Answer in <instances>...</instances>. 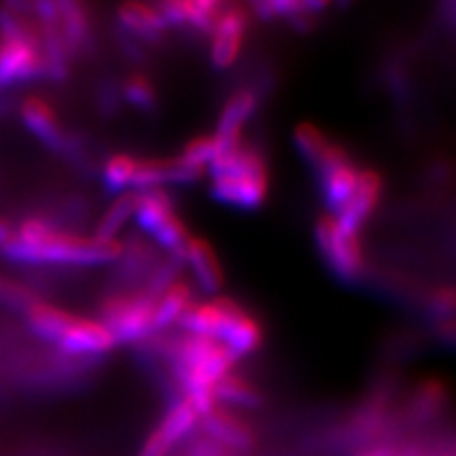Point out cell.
I'll return each instance as SVG.
<instances>
[{
    "mask_svg": "<svg viewBox=\"0 0 456 456\" xmlns=\"http://www.w3.org/2000/svg\"><path fill=\"white\" fill-rule=\"evenodd\" d=\"M0 253L13 263L95 266L120 259L122 241L65 232L45 219L31 217L13 228Z\"/></svg>",
    "mask_w": 456,
    "mask_h": 456,
    "instance_id": "obj_1",
    "label": "cell"
},
{
    "mask_svg": "<svg viewBox=\"0 0 456 456\" xmlns=\"http://www.w3.org/2000/svg\"><path fill=\"white\" fill-rule=\"evenodd\" d=\"M211 192L228 206L255 209L268 192L266 159L255 141L241 137L223 149L208 166Z\"/></svg>",
    "mask_w": 456,
    "mask_h": 456,
    "instance_id": "obj_2",
    "label": "cell"
},
{
    "mask_svg": "<svg viewBox=\"0 0 456 456\" xmlns=\"http://www.w3.org/2000/svg\"><path fill=\"white\" fill-rule=\"evenodd\" d=\"M179 331L221 342L240 362L261 345V325L253 314L228 297L194 301L175 323Z\"/></svg>",
    "mask_w": 456,
    "mask_h": 456,
    "instance_id": "obj_3",
    "label": "cell"
},
{
    "mask_svg": "<svg viewBox=\"0 0 456 456\" xmlns=\"http://www.w3.org/2000/svg\"><path fill=\"white\" fill-rule=\"evenodd\" d=\"M20 8H0V90L46 77L40 33L33 31Z\"/></svg>",
    "mask_w": 456,
    "mask_h": 456,
    "instance_id": "obj_4",
    "label": "cell"
},
{
    "mask_svg": "<svg viewBox=\"0 0 456 456\" xmlns=\"http://www.w3.org/2000/svg\"><path fill=\"white\" fill-rule=\"evenodd\" d=\"M159 297L147 288L114 291L99 305V322L110 331L117 345L145 340L154 335V312Z\"/></svg>",
    "mask_w": 456,
    "mask_h": 456,
    "instance_id": "obj_5",
    "label": "cell"
},
{
    "mask_svg": "<svg viewBox=\"0 0 456 456\" xmlns=\"http://www.w3.org/2000/svg\"><path fill=\"white\" fill-rule=\"evenodd\" d=\"M134 219L154 244H159L167 255L177 256L181 261L183 249L192 234L179 217L174 200L167 196V192L162 189L137 191Z\"/></svg>",
    "mask_w": 456,
    "mask_h": 456,
    "instance_id": "obj_6",
    "label": "cell"
},
{
    "mask_svg": "<svg viewBox=\"0 0 456 456\" xmlns=\"http://www.w3.org/2000/svg\"><path fill=\"white\" fill-rule=\"evenodd\" d=\"M316 241L323 261L345 281H360L367 276V256L360 232L338 224L330 213L316 221Z\"/></svg>",
    "mask_w": 456,
    "mask_h": 456,
    "instance_id": "obj_7",
    "label": "cell"
},
{
    "mask_svg": "<svg viewBox=\"0 0 456 456\" xmlns=\"http://www.w3.org/2000/svg\"><path fill=\"white\" fill-rule=\"evenodd\" d=\"M249 13L240 4H221V12L208 35L211 61L219 69L232 67L244 46Z\"/></svg>",
    "mask_w": 456,
    "mask_h": 456,
    "instance_id": "obj_8",
    "label": "cell"
},
{
    "mask_svg": "<svg viewBox=\"0 0 456 456\" xmlns=\"http://www.w3.org/2000/svg\"><path fill=\"white\" fill-rule=\"evenodd\" d=\"M198 432L238 454L249 452L256 445V434L249 422L244 420V417H240L236 411L221 405L200 419Z\"/></svg>",
    "mask_w": 456,
    "mask_h": 456,
    "instance_id": "obj_9",
    "label": "cell"
},
{
    "mask_svg": "<svg viewBox=\"0 0 456 456\" xmlns=\"http://www.w3.org/2000/svg\"><path fill=\"white\" fill-rule=\"evenodd\" d=\"M451 403V392L445 382L428 379L419 382L407 395L402 415L411 426H430L445 415Z\"/></svg>",
    "mask_w": 456,
    "mask_h": 456,
    "instance_id": "obj_10",
    "label": "cell"
},
{
    "mask_svg": "<svg viewBox=\"0 0 456 456\" xmlns=\"http://www.w3.org/2000/svg\"><path fill=\"white\" fill-rule=\"evenodd\" d=\"M55 345L73 355H99L117 346V340L99 320L75 316Z\"/></svg>",
    "mask_w": 456,
    "mask_h": 456,
    "instance_id": "obj_11",
    "label": "cell"
},
{
    "mask_svg": "<svg viewBox=\"0 0 456 456\" xmlns=\"http://www.w3.org/2000/svg\"><path fill=\"white\" fill-rule=\"evenodd\" d=\"M21 120L37 139L52 151H69L70 137L63 132L52 105L38 95L27 97L21 105Z\"/></svg>",
    "mask_w": 456,
    "mask_h": 456,
    "instance_id": "obj_12",
    "label": "cell"
},
{
    "mask_svg": "<svg viewBox=\"0 0 456 456\" xmlns=\"http://www.w3.org/2000/svg\"><path fill=\"white\" fill-rule=\"evenodd\" d=\"M181 263L184 268L191 270L200 289H204L208 293H216L223 285L221 263L217 259L216 251H213V248L206 240L191 236L189 244L183 249Z\"/></svg>",
    "mask_w": 456,
    "mask_h": 456,
    "instance_id": "obj_13",
    "label": "cell"
},
{
    "mask_svg": "<svg viewBox=\"0 0 456 456\" xmlns=\"http://www.w3.org/2000/svg\"><path fill=\"white\" fill-rule=\"evenodd\" d=\"M117 18L124 31L149 42L159 40L169 28L159 4L126 3L117 10Z\"/></svg>",
    "mask_w": 456,
    "mask_h": 456,
    "instance_id": "obj_14",
    "label": "cell"
},
{
    "mask_svg": "<svg viewBox=\"0 0 456 456\" xmlns=\"http://www.w3.org/2000/svg\"><path fill=\"white\" fill-rule=\"evenodd\" d=\"M216 402L221 407L226 409H259L263 405V394L255 387V384L246 379L238 370H231V373L224 375L217 384L216 390Z\"/></svg>",
    "mask_w": 456,
    "mask_h": 456,
    "instance_id": "obj_15",
    "label": "cell"
},
{
    "mask_svg": "<svg viewBox=\"0 0 456 456\" xmlns=\"http://www.w3.org/2000/svg\"><path fill=\"white\" fill-rule=\"evenodd\" d=\"M77 314H70L63 308H57L50 303L37 301L25 310L27 325L31 327V331L38 335L40 338H46L52 342L60 340V337L65 333L70 322L75 320Z\"/></svg>",
    "mask_w": 456,
    "mask_h": 456,
    "instance_id": "obj_16",
    "label": "cell"
},
{
    "mask_svg": "<svg viewBox=\"0 0 456 456\" xmlns=\"http://www.w3.org/2000/svg\"><path fill=\"white\" fill-rule=\"evenodd\" d=\"M327 8L325 3H255L251 10L265 20H281L298 28L314 25L320 13Z\"/></svg>",
    "mask_w": 456,
    "mask_h": 456,
    "instance_id": "obj_17",
    "label": "cell"
},
{
    "mask_svg": "<svg viewBox=\"0 0 456 456\" xmlns=\"http://www.w3.org/2000/svg\"><path fill=\"white\" fill-rule=\"evenodd\" d=\"M57 12H60V25L69 55L78 53L86 42L90 38V16L86 8L78 3H57Z\"/></svg>",
    "mask_w": 456,
    "mask_h": 456,
    "instance_id": "obj_18",
    "label": "cell"
},
{
    "mask_svg": "<svg viewBox=\"0 0 456 456\" xmlns=\"http://www.w3.org/2000/svg\"><path fill=\"white\" fill-rule=\"evenodd\" d=\"M137 191H126L112 200L107 211L95 226V238L99 240H118L122 228L135 216Z\"/></svg>",
    "mask_w": 456,
    "mask_h": 456,
    "instance_id": "obj_19",
    "label": "cell"
},
{
    "mask_svg": "<svg viewBox=\"0 0 456 456\" xmlns=\"http://www.w3.org/2000/svg\"><path fill=\"white\" fill-rule=\"evenodd\" d=\"M137 159L132 154H112L103 167V184L112 194H122L132 191L134 174H135Z\"/></svg>",
    "mask_w": 456,
    "mask_h": 456,
    "instance_id": "obj_20",
    "label": "cell"
},
{
    "mask_svg": "<svg viewBox=\"0 0 456 456\" xmlns=\"http://www.w3.org/2000/svg\"><path fill=\"white\" fill-rule=\"evenodd\" d=\"M122 94L126 102H130L134 107L139 109H152L156 105V92L152 82L145 75H132L122 86Z\"/></svg>",
    "mask_w": 456,
    "mask_h": 456,
    "instance_id": "obj_21",
    "label": "cell"
},
{
    "mask_svg": "<svg viewBox=\"0 0 456 456\" xmlns=\"http://www.w3.org/2000/svg\"><path fill=\"white\" fill-rule=\"evenodd\" d=\"M35 301L37 297L33 295L31 289L27 288V285L0 274V305L20 308L25 312Z\"/></svg>",
    "mask_w": 456,
    "mask_h": 456,
    "instance_id": "obj_22",
    "label": "cell"
},
{
    "mask_svg": "<svg viewBox=\"0 0 456 456\" xmlns=\"http://www.w3.org/2000/svg\"><path fill=\"white\" fill-rule=\"evenodd\" d=\"M354 456H399V451L395 447V441H379V444L362 447Z\"/></svg>",
    "mask_w": 456,
    "mask_h": 456,
    "instance_id": "obj_23",
    "label": "cell"
},
{
    "mask_svg": "<svg viewBox=\"0 0 456 456\" xmlns=\"http://www.w3.org/2000/svg\"><path fill=\"white\" fill-rule=\"evenodd\" d=\"M434 333L441 338L449 342V345L456 346V316L454 318H447V320H439V322H432Z\"/></svg>",
    "mask_w": 456,
    "mask_h": 456,
    "instance_id": "obj_24",
    "label": "cell"
},
{
    "mask_svg": "<svg viewBox=\"0 0 456 456\" xmlns=\"http://www.w3.org/2000/svg\"><path fill=\"white\" fill-rule=\"evenodd\" d=\"M444 20L451 31H456V3L444 6Z\"/></svg>",
    "mask_w": 456,
    "mask_h": 456,
    "instance_id": "obj_25",
    "label": "cell"
},
{
    "mask_svg": "<svg viewBox=\"0 0 456 456\" xmlns=\"http://www.w3.org/2000/svg\"><path fill=\"white\" fill-rule=\"evenodd\" d=\"M13 232V226L10 224V221L6 219H0V249H3V246L8 241V238L12 236Z\"/></svg>",
    "mask_w": 456,
    "mask_h": 456,
    "instance_id": "obj_26",
    "label": "cell"
},
{
    "mask_svg": "<svg viewBox=\"0 0 456 456\" xmlns=\"http://www.w3.org/2000/svg\"><path fill=\"white\" fill-rule=\"evenodd\" d=\"M451 456H456V444H454V447H452V451H451Z\"/></svg>",
    "mask_w": 456,
    "mask_h": 456,
    "instance_id": "obj_27",
    "label": "cell"
}]
</instances>
